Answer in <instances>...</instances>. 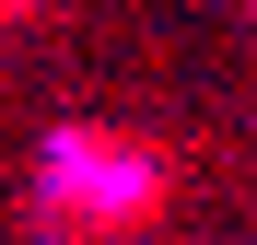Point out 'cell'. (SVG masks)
Masks as SVG:
<instances>
[{"label":"cell","instance_id":"6da1fadb","mask_svg":"<svg viewBox=\"0 0 257 245\" xmlns=\"http://www.w3.org/2000/svg\"><path fill=\"white\" fill-rule=\"evenodd\" d=\"M152 187H164V175H152L128 140H59V198H70V210L105 222V210H141Z\"/></svg>","mask_w":257,"mask_h":245}]
</instances>
